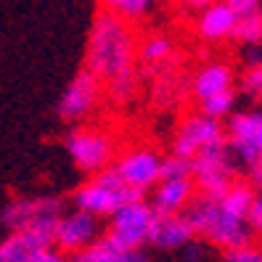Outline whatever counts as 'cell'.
Here are the masks:
<instances>
[{
	"label": "cell",
	"mask_w": 262,
	"mask_h": 262,
	"mask_svg": "<svg viewBox=\"0 0 262 262\" xmlns=\"http://www.w3.org/2000/svg\"><path fill=\"white\" fill-rule=\"evenodd\" d=\"M225 262H262V246L252 241L246 246H238V249H228Z\"/></svg>",
	"instance_id": "484cf974"
},
{
	"label": "cell",
	"mask_w": 262,
	"mask_h": 262,
	"mask_svg": "<svg viewBox=\"0 0 262 262\" xmlns=\"http://www.w3.org/2000/svg\"><path fill=\"white\" fill-rule=\"evenodd\" d=\"M29 262H69L64 257V252L53 249V246H42V249L32 252V257H29Z\"/></svg>",
	"instance_id": "83f0119b"
},
{
	"label": "cell",
	"mask_w": 262,
	"mask_h": 262,
	"mask_svg": "<svg viewBox=\"0 0 262 262\" xmlns=\"http://www.w3.org/2000/svg\"><path fill=\"white\" fill-rule=\"evenodd\" d=\"M159 167H162V157L148 146H138V148L125 151L114 164L117 175L125 180V186L141 196L148 193L159 183Z\"/></svg>",
	"instance_id": "30bf717a"
},
{
	"label": "cell",
	"mask_w": 262,
	"mask_h": 262,
	"mask_svg": "<svg viewBox=\"0 0 262 262\" xmlns=\"http://www.w3.org/2000/svg\"><path fill=\"white\" fill-rule=\"evenodd\" d=\"M64 148L69 154V159L74 162V167L88 175L101 172L114 159V141L106 133L93 130V127L72 130L64 141Z\"/></svg>",
	"instance_id": "ba28073f"
},
{
	"label": "cell",
	"mask_w": 262,
	"mask_h": 262,
	"mask_svg": "<svg viewBox=\"0 0 262 262\" xmlns=\"http://www.w3.org/2000/svg\"><path fill=\"white\" fill-rule=\"evenodd\" d=\"M151 191H154L151 207L157 214H180L191 204L196 186H193V178H169V180H159Z\"/></svg>",
	"instance_id": "4fadbf2b"
},
{
	"label": "cell",
	"mask_w": 262,
	"mask_h": 262,
	"mask_svg": "<svg viewBox=\"0 0 262 262\" xmlns=\"http://www.w3.org/2000/svg\"><path fill=\"white\" fill-rule=\"evenodd\" d=\"M225 141L233 159L249 169L252 186L262 188V112L230 114Z\"/></svg>",
	"instance_id": "5b68a950"
},
{
	"label": "cell",
	"mask_w": 262,
	"mask_h": 262,
	"mask_svg": "<svg viewBox=\"0 0 262 262\" xmlns=\"http://www.w3.org/2000/svg\"><path fill=\"white\" fill-rule=\"evenodd\" d=\"M233 88V69L223 61H212V64L202 67L196 74H193V82H191V90L199 101H204L209 96H217L223 90H230Z\"/></svg>",
	"instance_id": "e0dca14e"
},
{
	"label": "cell",
	"mask_w": 262,
	"mask_h": 262,
	"mask_svg": "<svg viewBox=\"0 0 262 262\" xmlns=\"http://www.w3.org/2000/svg\"><path fill=\"white\" fill-rule=\"evenodd\" d=\"M64 214V202L56 196H24L13 199L3 209V225L11 233H27L42 246H53V230Z\"/></svg>",
	"instance_id": "3957f363"
},
{
	"label": "cell",
	"mask_w": 262,
	"mask_h": 262,
	"mask_svg": "<svg viewBox=\"0 0 262 262\" xmlns=\"http://www.w3.org/2000/svg\"><path fill=\"white\" fill-rule=\"evenodd\" d=\"M169 56H172V42H169V37H164V35H154L141 45V58L151 67L164 64Z\"/></svg>",
	"instance_id": "44dd1931"
},
{
	"label": "cell",
	"mask_w": 262,
	"mask_h": 262,
	"mask_svg": "<svg viewBox=\"0 0 262 262\" xmlns=\"http://www.w3.org/2000/svg\"><path fill=\"white\" fill-rule=\"evenodd\" d=\"M138 196L141 193L127 188L125 180L117 175L114 167H106L74 191V207L101 220V217H112L122 204L133 202Z\"/></svg>",
	"instance_id": "277c9868"
},
{
	"label": "cell",
	"mask_w": 262,
	"mask_h": 262,
	"mask_svg": "<svg viewBox=\"0 0 262 262\" xmlns=\"http://www.w3.org/2000/svg\"><path fill=\"white\" fill-rule=\"evenodd\" d=\"M42 249L32 236L27 233H11L8 238L0 241V262H29L32 252Z\"/></svg>",
	"instance_id": "ac0fdd59"
},
{
	"label": "cell",
	"mask_w": 262,
	"mask_h": 262,
	"mask_svg": "<svg viewBox=\"0 0 262 262\" xmlns=\"http://www.w3.org/2000/svg\"><path fill=\"white\" fill-rule=\"evenodd\" d=\"M183 249H186V259L188 262H199V259H202V246H199V244H186V246H183Z\"/></svg>",
	"instance_id": "f546056e"
},
{
	"label": "cell",
	"mask_w": 262,
	"mask_h": 262,
	"mask_svg": "<svg viewBox=\"0 0 262 262\" xmlns=\"http://www.w3.org/2000/svg\"><path fill=\"white\" fill-rule=\"evenodd\" d=\"M154 217H157V212H154L151 202L138 196L133 202L122 204L109 217V233L106 236L125 249H141L143 244H148Z\"/></svg>",
	"instance_id": "52a82bcc"
},
{
	"label": "cell",
	"mask_w": 262,
	"mask_h": 262,
	"mask_svg": "<svg viewBox=\"0 0 262 262\" xmlns=\"http://www.w3.org/2000/svg\"><path fill=\"white\" fill-rule=\"evenodd\" d=\"M69 262H148V259L141 254V249H125V246L114 244L109 236H101L88 249L72 254Z\"/></svg>",
	"instance_id": "2e32d148"
},
{
	"label": "cell",
	"mask_w": 262,
	"mask_h": 262,
	"mask_svg": "<svg viewBox=\"0 0 262 262\" xmlns=\"http://www.w3.org/2000/svg\"><path fill=\"white\" fill-rule=\"evenodd\" d=\"M183 214L188 217L196 236H202L212 246H220L223 252L238 249V246H246L254 241L249 220L238 217V214H230L220 204V199H207V196L196 199L193 196Z\"/></svg>",
	"instance_id": "7a4b0ae2"
},
{
	"label": "cell",
	"mask_w": 262,
	"mask_h": 262,
	"mask_svg": "<svg viewBox=\"0 0 262 262\" xmlns=\"http://www.w3.org/2000/svg\"><path fill=\"white\" fill-rule=\"evenodd\" d=\"M196 238L193 228L188 223L186 214H157L148 233V244H154L157 249H183L186 244Z\"/></svg>",
	"instance_id": "5bb4252c"
},
{
	"label": "cell",
	"mask_w": 262,
	"mask_h": 262,
	"mask_svg": "<svg viewBox=\"0 0 262 262\" xmlns=\"http://www.w3.org/2000/svg\"><path fill=\"white\" fill-rule=\"evenodd\" d=\"M103 3H106V11H112L119 19L127 21V19H141L143 13H148L157 0H103Z\"/></svg>",
	"instance_id": "603a6c76"
},
{
	"label": "cell",
	"mask_w": 262,
	"mask_h": 262,
	"mask_svg": "<svg viewBox=\"0 0 262 262\" xmlns=\"http://www.w3.org/2000/svg\"><path fill=\"white\" fill-rule=\"evenodd\" d=\"M225 3L236 11V16H246V13L262 11V0H225Z\"/></svg>",
	"instance_id": "f1b7e54d"
},
{
	"label": "cell",
	"mask_w": 262,
	"mask_h": 262,
	"mask_svg": "<svg viewBox=\"0 0 262 262\" xmlns=\"http://www.w3.org/2000/svg\"><path fill=\"white\" fill-rule=\"evenodd\" d=\"M98 98H101V80L93 72L82 69L80 74L72 77V82L61 93L56 112L64 122H82L85 117L93 114Z\"/></svg>",
	"instance_id": "7c38bea8"
},
{
	"label": "cell",
	"mask_w": 262,
	"mask_h": 262,
	"mask_svg": "<svg viewBox=\"0 0 262 262\" xmlns=\"http://www.w3.org/2000/svg\"><path fill=\"white\" fill-rule=\"evenodd\" d=\"M236 11L230 8L225 0H214L212 6L199 11V21H196V32L202 35L209 42H220L233 37V29H236Z\"/></svg>",
	"instance_id": "9a60e30c"
},
{
	"label": "cell",
	"mask_w": 262,
	"mask_h": 262,
	"mask_svg": "<svg viewBox=\"0 0 262 262\" xmlns=\"http://www.w3.org/2000/svg\"><path fill=\"white\" fill-rule=\"evenodd\" d=\"M241 88H244V93L249 96L252 101L262 103V64L252 67L249 72L244 74V82H241Z\"/></svg>",
	"instance_id": "d4e9b609"
},
{
	"label": "cell",
	"mask_w": 262,
	"mask_h": 262,
	"mask_svg": "<svg viewBox=\"0 0 262 262\" xmlns=\"http://www.w3.org/2000/svg\"><path fill=\"white\" fill-rule=\"evenodd\" d=\"M101 238V223L98 217L88 214L82 209H72V212H64L56 223V230H53V246L64 254H77L88 249L93 241Z\"/></svg>",
	"instance_id": "8fae6325"
},
{
	"label": "cell",
	"mask_w": 262,
	"mask_h": 262,
	"mask_svg": "<svg viewBox=\"0 0 262 262\" xmlns=\"http://www.w3.org/2000/svg\"><path fill=\"white\" fill-rule=\"evenodd\" d=\"M193 186L207 199H220L236 183V159L228 148V141L209 146L191 159Z\"/></svg>",
	"instance_id": "8992f818"
},
{
	"label": "cell",
	"mask_w": 262,
	"mask_h": 262,
	"mask_svg": "<svg viewBox=\"0 0 262 262\" xmlns=\"http://www.w3.org/2000/svg\"><path fill=\"white\" fill-rule=\"evenodd\" d=\"M233 37L244 45H257L262 42V11L257 13H246V16H238Z\"/></svg>",
	"instance_id": "ffe728a7"
},
{
	"label": "cell",
	"mask_w": 262,
	"mask_h": 262,
	"mask_svg": "<svg viewBox=\"0 0 262 262\" xmlns=\"http://www.w3.org/2000/svg\"><path fill=\"white\" fill-rule=\"evenodd\" d=\"M246 220H249V225H252V233L254 236H262V193L254 196L252 209H249V214H246Z\"/></svg>",
	"instance_id": "4316f807"
},
{
	"label": "cell",
	"mask_w": 262,
	"mask_h": 262,
	"mask_svg": "<svg viewBox=\"0 0 262 262\" xmlns=\"http://www.w3.org/2000/svg\"><path fill=\"white\" fill-rule=\"evenodd\" d=\"M254 186L252 183H241L236 180L223 196H220V204L230 212V214H238V217H246L252 209V202H254Z\"/></svg>",
	"instance_id": "d6986e66"
},
{
	"label": "cell",
	"mask_w": 262,
	"mask_h": 262,
	"mask_svg": "<svg viewBox=\"0 0 262 262\" xmlns=\"http://www.w3.org/2000/svg\"><path fill=\"white\" fill-rule=\"evenodd\" d=\"M169 178H191V159L169 154L167 159H162L159 167V180H169Z\"/></svg>",
	"instance_id": "cb8c5ba5"
},
{
	"label": "cell",
	"mask_w": 262,
	"mask_h": 262,
	"mask_svg": "<svg viewBox=\"0 0 262 262\" xmlns=\"http://www.w3.org/2000/svg\"><path fill=\"white\" fill-rule=\"evenodd\" d=\"M133 58H135L133 29L117 13L101 11L88 35L85 69L93 72L98 80L112 82L117 77L133 74Z\"/></svg>",
	"instance_id": "6da1fadb"
},
{
	"label": "cell",
	"mask_w": 262,
	"mask_h": 262,
	"mask_svg": "<svg viewBox=\"0 0 262 262\" xmlns=\"http://www.w3.org/2000/svg\"><path fill=\"white\" fill-rule=\"evenodd\" d=\"M188 8H193V11H202V8H207V6H212L214 0H183Z\"/></svg>",
	"instance_id": "4dcf8cb0"
},
{
	"label": "cell",
	"mask_w": 262,
	"mask_h": 262,
	"mask_svg": "<svg viewBox=\"0 0 262 262\" xmlns=\"http://www.w3.org/2000/svg\"><path fill=\"white\" fill-rule=\"evenodd\" d=\"M233 106H236V93H233V88H230V90H223V93H217V96L204 98L202 101V114L223 119V117L233 114Z\"/></svg>",
	"instance_id": "7402d4cb"
},
{
	"label": "cell",
	"mask_w": 262,
	"mask_h": 262,
	"mask_svg": "<svg viewBox=\"0 0 262 262\" xmlns=\"http://www.w3.org/2000/svg\"><path fill=\"white\" fill-rule=\"evenodd\" d=\"M225 141V127L220 119L207 117V114H191L183 119V125L175 133V141H172V154L178 157H186L193 159L196 154H202L209 146H217Z\"/></svg>",
	"instance_id": "9c48e42d"
}]
</instances>
